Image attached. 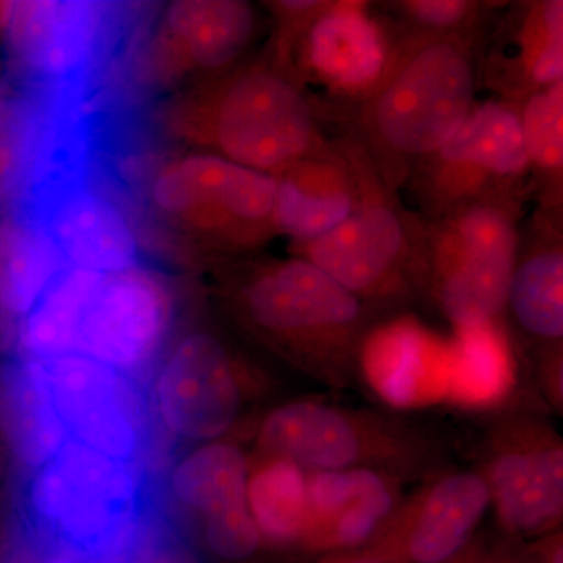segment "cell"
<instances>
[{
    "mask_svg": "<svg viewBox=\"0 0 563 563\" xmlns=\"http://www.w3.org/2000/svg\"><path fill=\"white\" fill-rule=\"evenodd\" d=\"M490 509L483 473L455 472L426 485L399 506L363 559L393 563H450L461 554Z\"/></svg>",
    "mask_w": 563,
    "mask_h": 563,
    "instance_id": "cell-15",
    "label": "cell"
},
{
    "mask_svg": "<svg viewBox=\"0 0 563 563\" xmlns=\"http://www.w3.org/2000/svg\"><path fill=\"white\" fill-rule=\"evenodd\" d=\"M518 257L515 199L470 203L426 221V292L454 328L501 320Z\"/></svg>",
    "mask_w": 563,
    "mask_h": 563,
    "instance_id": "cell-7",
    "label": "cell"
},
{
    "mask_svg": "<svg viewBox=\"0 0 563 563\" xmlns=\"http://www.w3.org/2000/svg\"><path fill=\"white\" fill-rule=\"evenodd\" d=\"M187 118L181 131L207 152L272 176L329 143L309 92L273 55L225 74Z\"/></svg>",
    "mask_w": 563,
    "mask_h": 563,
    "instance_id": "cell-3",
    "label": "cell"
},
{
    "mask_svg": "<svg viewBox=\"0 0 563 563\" xmlns=\"http://www.w3.org/2000/svg\"><path fill=\"white\" fill-rule=\"evenodd\" d=\"M493 563H542L532 551L510 550L499 554Z\"/></svg>",
    "mask_w": 563,
    "mask_h": 563,
    "instance_id": "cell-33",
    "label": "cell"
},
{
    "mask_svg": "<svg viewBox=\"0 0 563 563\" xmlns=\"http://www.w3.org/2000/svg\"><path fill=\"white\" fill-rule=\"evenodd\" d=\"M173 321V292L146 266L118 273L65 266L18 322L10 355H84L132 377L161 354Z\"/></svg>",
    "mask_w": 563,
    "mask_h": 563,
    "instance_id": "cell-2",
    "label": "cell"
},
{
    "mask_svg": "<svg viewBox=\"0 0 563 563\" xmlns=\"http://www.w3.org/2000/svg\"><path fill=\"white\" fill-rule=\"evenodd\" d=\"M98 7L79 2H10L3 25L7 73L11 79L76 91L99 52Z\"/></svg>",
    "mask_w": 563,
    "mask_h": 563,
    "instance_id": "cell-16",
    "label": "cell"
},
{
    "mask_svg": "<svg viewBox=\"0 0 563 563\" xmlns=\"http://www.w3.org/2000/svg\"><path fill=\"white\" fill-rule=\"evenodd\" d=\"M276 179L211 152L181 155L155 174L152 207L177 228L233 251L276 235Z\"/></svg>",
    "mask_w": 563,
    "mask_h": 563,
    "instance_id": "cell-10",
    "label": "cell"
},
{
    "mask_svg": "<svg viewBox=\"0 0 563 563\" xmlns=\"http://www.w3.org/2000/svg\"><path fill=\"white\" fill-rule=\"evenodd\" d=\"M291 254L314 266L366 306H388L426 292V220L404 209L377 173L339 228Z\"/></svg>",
    "mask_w": 563,
    "mask_h": 563,
    "instance_id": "cell-6",
    "label": "cell"
},
{
    "mask_svg": "<svg viewBox=\"0 0 563 563\" xmlns=\"http://www.w3.org/2000/svg\"><path fill=\"white\" fill-rule=\"evenodd\" d=\"M10 2H0V31H3L5 25L7 16H9Z\"/></svg>",
    "mask_w": 563,
    "mask_h": 563,
    "instance_id": "cell-34",
    "label": "cell"
},
{
    "mask_svg": "<svg viewBox=\"0 0 563 563\" xmlns=\"http://www.w3.org/2000/svg\"><path fill=\"white\" fill-rule=\"evenodd\" d=\"M398 507V485L388 473L309 472L306 540L328 550L362 547L372 542Z\"/></svg>",
    "mask_w": 563,
    "mask_h": 563,
    "instance_id": "cell-22",
    "label": "cell"
},
{
    "mask_svg": "<svg viewBox=\"0 0 563 563\" xmlns=\"http://www.w3.org/2000/svg\"><path fill=\"white\" fill-rule=\"evenodd\" d=\"M265 455L314 472L398 468L422 459L413 433L387 420L329 404L296 401L266 415L258 431ZM385 473V472H384Z\"/></svg>",
    "mask_w": 563,
    "mask_h": 563,
    "instance_id": "cell-12",
    "label": "cell"
},
{
    "mask_svg": "<svg viewBox=\"0 0 563 563\" xmlns=\"http://www.w3.org/2000/svg\"><path fill=\"white\" fill-rule=\"evenodd\" d=\"M236 306L266 343L335 380L357 369L363 340L374 325L369 306L296 255L254 268Z\"/></svg>",
    "mask_w": 563,
    "mask_h": 563,
    "instance_id": "cell-4",
    "label": "cell"
},
{
    "mask_svg": "<svg viewBox=\"0 0 563 563\" xmlns=\"http://www.w3.org/2000/svg\"><path fill=\"white\" fill-rule=\"evenodd\" d=\"M247 504L262 539L291 543L309 529V473L298 463L266 455L250 473Z\"/></svg>",
    "mask_w": 563,
    "mask_h": 563,
    "instance_id": "cell-28",
    "label": "cell"
},
{
    "mask_svg": "<svg viewBox=\"0 0 563 563\" xmlns=\"http://www.w3.org/2000/svg\"><path fill=\"white\" fill-rule=\"evenodd\" d=\"M499 3L479 0H395L376 3L395 35L446 36L483 43Z\"/></svg>",
    "mask_w": 563,
    "mask_h": 563,
    "instance_id": "cell-29",
    "label": "cell"
},
{
    "mask_svg": "<svg viewBox=\"0 0 563 563\" xmlns=\"http://www.w3.org/2000/svg\"><path fill=\"white\" fill-rule=\"evenodd\" d=\"M499 528L514 542L563 531V435L536 413L496 426L483 472Z\"/></svg>",
    "mask_w": 563,
    "mask_h": 563,
    "instance_id": "cell-11",
    "label": "cell"
},
{
    "mask_svg": "<svg viewBox=\"0 0 563 563\" xmlns=\"http://www.w3.org/2000/svg\"><path fill=\"white\" fill-rule=\"evenodd\" d=\"M7 218L43 232L69 268L118 273L141 265L139 240L124 211L76 174L52 177L14 203Z\"/></svg>",
    "mask_w": 563,
    "mask_h": 563,
    "instance_id": "cell-13",
    "label": "cell"
},
{
    "mask_svg": "<svg viewBox=\"0 0 563 563\" xmlns=\"http://www.w3.org/2000/svg\"><path fill=\"white\" fill-rule=\"evenodd\" d=\"M533 551L542 563H563V531L533 543Z\"/></svg>",
    "mask_w": 563,
    "mask_h": 563,
    "instance_id": "cell-32",
    "label": "cell"
},
{
    "mask_svg": "<svg viewBox=\"0 0 563 563\" xmlns=\"http://www.w3.org/2000/svg\"><path fill=\"white\" fill-rule=\"evenodd\" d=\"M373 173L365 152L343 132L321 151L274 174L277 233L299 244L339 228L357 207Z\"/></svg>",
    "mask_w": 563,
    "mask_h": 563,
    "instance_id": "cell-18",
    "label": "cell"
},
{
    "mask_svg": "<svg viewBox=\"0 0 563 563\" xmlns=\"http://www.w3.org/2000/svg\"><path fill=\"white\" fill-rule=\"evenodd\" d=\"M274 60L318 88L335 117L372 95L390 63L395 36L376 5L362 0L276 2Z\"/></svg>",
    "mask_w": 563,
    "mask_h": 563,
    "instance_id": "cell-5",
    "label": "cell"
},
{
    "mask_svg": "<svg viewBox=\"0 0 563 563\" xmlns=\"http://www.w3.org/2000/svg\"><path fill=\"white\" fill-rule=\"evenodd\" d=\"M154 406L166 431L190 442H217L240 413L235 365L210 333L184 336L166 355L154 383Z\"/></svg>",
    "mask_w": 563,
    "mask_h": 563,
    "instance_id": "cell-14",
    "label": "cell"
},
{
    "mask_svg": "<svg viewBox=\"0 0 563 563\" xmlns=\"http://www.w3.org/2000/svg\"><path fill=\"white\" fill-rule=\"evenodd\" d=\"M520 113L531 166L551 209L563 201V80L526 99Z\"/></svg>",
    "mask_w": 563,
    "mask_h": 563,
    "instance_id": "cell-30",
    "label": "cell"
},
{
    "mask_svg": "<svg viewBox=\"0 0 563 563\" xmlns=\"http://www.w3.org/2000/svg\"><path fill=\"white\" fill-rule=\"evenodd\" d=\"M531 169L520 106L499 99L474 103L454 135L415 168L406 188L422 220L435 221L470 203L515 199Z\"/></svg>",
    "mask_w": 563,
    "mask_h": 563,
    "instance_id": "cell-9",
    "label": "cell"
},
{
    "mask_svg": "<svg viewBox=\"0 0 563 563\" xmlns=\"http://www.w3.org/2000/svg\"><path fill=\"white\" fill-rule=\"evenodd\" d=\"M69 442L47 376L35 358L0 362V446L18 468H43Z\"/></svg>",
    "mask_w": 563,
    "mask_h": 563,
    "instance_id": "cell-23",
    "label": "cell"
},
{
    "mask_svg": "<svg viewBox=\"0 0 563 563\" xmlns=\"http://www.w3.org/2000/svg\"><path fill=\"white\" fill-rule=\"evenodd\" d=\"M250 473L243 451L217 440L184 455L169 477L176 501L201 515L207 544L225 561H244L261 548L247 504Z\"/></svg>",
    "mask_w": 563,
    "mask_h": 563,
    "instance_id": "cell-19",
    "label": "cell"
},
{
    "mask_svg": "<svg viewBox=\"0 0 563 563\" xmlns=\"http://www.w3.org/2000/svg\"><path fill=\"white\" fill-rule=\"evenodd\" d=\"M65 268L60 254L38 229L0 220V347L9 351L14 328Z\"/></svg>",
    "mask_w": 563,
    "mask_h": 563,
    "instance_id": "cell-25",
    "label": "cell"
},
{
    "mask_svg": "<svg viewBox=\"0 0 563 563\" xmlns=\"http://www.w3.org/2000/svg\"><path fill=\"white\" fill-rule=\"evenodd\" d=\"M41 563H79L74 561V559L66 558V555H55V558L46 559V561Z\"/></svg>",
    "mask_w": 563,
    "mask_h": 563,
    "instance_id": "cell-35",
    "label": "cell"
},
{
    "mask_svg": "<svg viewBox=\"0 0 563 563\" xmlns=\"http://www.w3.org/2000/svg\"><path fill=\"white\" fill-rule=\"evenodd\" d=\"M257 14L242 0H177L162 21V44L188 69L232 66L250 47Z\"/></svg>",
    "mask_w": 563,
    "mask_h": 563,
    "instance_id": "cell-24",
    "label": "cell"
},
{
    "mask_svg": "<svg viewBox=\"0 0 563 563\" xmlns=\"http://www.w3.org/2000/svg\"><path fill=\"white\" fill-rule=\"evenodd\" d=\"M346 563H385V562H377V561H369V559H352V561Z\"/></svg>",
    "mask_w": 563,
    "mask_h": 563,
    "instance_id": "cell-36",
    "label": "cell"
},
{
    "mask_svg": "<svg viewBox=\"0 0 563 563\" xmlns=\"http://www.w3.org/2000/svg\"><path fill=\"white\" fill-rule=\"evenodd\" d=\"M41 362L69 440L133 463L143 446L144 421L131 377L84 355Z\"/></svg>",
    "mask_w": 563,
    "mask_h": 563,
    "instance_id": "cell-17",
    "label": "cell"
},
{
    "mask_svg": "<svg viewBox=\"0 0 563 563\" xmlns=\"http://www.w3.org/2000/svg\"><path fill=\"white\" fill-rule=\"evenodd\" d=\"M33 520L76 553L109 555L135 532L141 483L135 465L69 440L31 476Z\"/></svg>",
    "mask_w": 563,
    "mask_h": 563,
    "instance_id": "cell-8",
    "label": "cell"
},
{
    "mask_svg": "<svg viewBox=\"0 0 563 563\" xmlns=\"http://www.w3.org/2000/svg\"><path fill=\"white\" fill-rule=\"evenodd\" d=\"M357 369L374 395L391 409L448 404L453 346L413 318L374 324L366 333Z\"/></svg>",
    "mask_w": 563,
    "mask_h": 563,
    "instance_id": "cell-20",
    "label": "cell"
},
{
    "mask_svg": "<svg viewBox=\"0 0 563 563\" xmlns=\"http://www.w3.org/2000/svg\"><path fill=\"white\" fill-rule=\"evenodd\" d=\"M506 313L529 339L544 346L563 342V233L544 228L520 252Z\"/></svg>",
    "mask_w": 563,
    "mask_h": 563,
    "instance_id": "cell-26",
    "label": "cell"
},
{
    "mask_svg": "<svg viewBox=\"0 0 563 563\" xmlns=\"http://www.w3.org/2000/svg\"><path fill=\"white\" fill-rule=\"evenodd\" d=\"M448 404L465 410L498 407L515 385V362L501 321L457 325Z\"/></svg>",
    "mask_w": 563,
    "mask_h": 563,
    "instance_id": "cell-27",
    "label": "cell"
},
{
    "mask_svg": "<svg viewBox=\"0 0 563 563\" xmlns=\"http://www.w3.org/2000/svg\"><path fill=\"white\" fill-rule=\"evenodd\" d=\"M479 81L523 103L563 80V0L523 3L493 21L479 52Z\"/></svg>",
    "mask_w": 563,
    "mask_h": 563,
    "instance_id": "cell-21",
    "label": "cell"
},
{
    "mask_svg": "<svg viewBox=\"0 0 563 563\" xmlns=\"http://www.w3.org/2000/svg\"><path fill=\"white\" fill-rule=\"evenodd\" d=\"M390 63L372 95L340 118L395 195L415 168L461 128L476 103L479 44L395 35Z\"/></svg>",
    "mask_w": 563,
    "mask_h": 563,
    "instance_id": "cell-1",
    "label": "cell"
},
{
    "mask_svg": "<svg viewBox=\"0 0 563 563\" xmlns=\"http://www.w3.org/2000/svg\"><path fill=\"white\" fill-rule=\"evenodd\" d=\"M540 387L547 401L563 418V342L547 346L539 366Z\"/></svg>",
    "mask_w": 563,
    "mask_h": 563,
    "instance_id": "cell-31",
    "label": "cell"
}]
</instances>
